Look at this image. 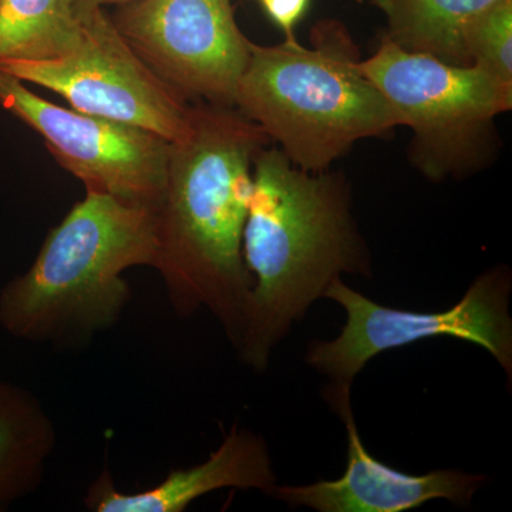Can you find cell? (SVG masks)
<instances>
[{
	"label": "cell",
	"mask_w": 512,
	"mask_h": 512,
	"mask_svg": "<svg viewBox=\"0 0 512 512\" xmlns=\"http://www.w3.org/2000/svg\"><path fill=\"white\" fill-rule=\"evenodd\" d=\"M134 2V0H70V5L76 15L83 12H89L94 9H104L109 5H126V3Z\"/></svg>",
	"instance_id": "e0dca14e"
},
{
	"label": "cell",
	"mask_w": 512,
	"mask_h": 512,
	"mask_svg": "<svg viewBox=\"0 0 512 512\" xmlns=\"http://www.w3.org/2000/svg\"><path fill=\"white\" fill-rule=\"evenodd\" d=\"M0 104L33 128L86 190L154 211L160 207L170 141L141 127L57 106L3 70Z\"/></svg>",
	"instance_id": "ba28073f"
},
{
	"label": "cell",
	"mask_w": 512,
	"mask_h": 512,
	"mask_svg": "<svg viewBox=\"0 0 512 512\" xmlns=\"http://www.w3.org/2000/svg\"><path fill=\"white\" fill-rule=\"evenodd\" d=\"M56 440L52 417L35 394L0 379V512L40 487Z\"/></svg>",
	"instance_id": "7c38bea8"
},
{
	"label": "cell",
	"mask_w": 512,
	"mask_h": 512,
	"mask_svg": "<svg viewBox=\"0 0 512 512\" xmlns=\"http://www.w3.org/2000/svg\"><path fill=\"white\" fill-rule=\"evenodd\" d=\"M512 275L508 266L488 269L474 279L466 295L447 311L412 312L387 308L335 279L323 298L338 303L346 323L338 338L315 340L306 363L330 383L352 387L370 360L387 350L421 340L453 338L487 350L512 380Z\"/></svg>",
	"instance_id": "8992f818"
},
{
	"label": "cell",
	"mask_w": 512,
	"mask_h": 512,
	"mask_svg": "<svg viewBox=\"0 0 512 512\" xmlns=\"http://www.w3.org/2000/svg\"><path fill=\"white\" fill-rule=\"evenodd\" d=\"M157 254L156 211L86 190L29 271L0 291V328L26 342L82 346L130 302L124 272L154 268Z\"/></svg>",
	"instance_id": "3957f363"
},
{
	"label": "cell",
	"mask_w": 512,
	"mask_h": 512,
	"mask_svg": "<svg viewBox=\"0 0 512 512\" xmlns=\"http://www.w3.org/2000/svg\"><path fill=\"white\" fill-rule=\"evenodd\" d=\"M359 64L348 28L333 19L316 23L311 46L295 36L276 46L252 43L234 107L296 167L328 170L357 141L402 126Z\"/></svg>",
	"instance_id": "277c9868"
},
{
	"label": "cell",
	"mask_w": 512,
	"mask_h": 512,
	"mask_svg": "<svg viewBox=\"0 0 512 512\" xmlns=\"http://www.w3.org/2000/svg\"><path fill=\"white\" fill-rule=\"evenodd\" d=\"M471 66L512 86V0H497L467 28Z\"/></svg>",
	"instance_id": "9a60e30c"
},
{
	"label": "cell",
	"mask_w": 512,
	"mask_h": 512,
	"mask_svg": "<svg viewBox=\"0 0 512 512\" xmlns=\"http://www.w3.org/2000/svg\"><path fill=\"white\" fill-rule=\"evenodd\" d=\"M269 143L235 107L192 106L187 136L171 143L157 212L156 266L178 316L208 309L237 349L252 276L242 255L255 158Z\"/></svg>",
	"instance_id": "6da1fadb"
},
{
	"label": "cell",
	"mask_w": 512,
	"mask_h": 512,
	"mask_svg": "<svg viewBox=\"0 0 512 512\" xmlns=\"http://www.w3.org/2000/svg\"><path fill=\"white\" fill-rule=\"evenodd\" d=\"M242 255L254 286L237 350L255 372L335 279L372 278L348 181L302 170L279 148L255 158Z\"/></svg>",
	"instance_id": "7a4b0ae2"
},
{
	"label": "cell",
	"mask_w": 512,
	"mask_h": 512,
	"mask_svg": "<svg viewBox=\"0 0 512 512\" xmlns=\"http://www.w3.org/2000/svg\"><path fill=\"white\" fill-rule=\"evenodd\" d=\"M79 35L70 0H0V62L53 59Z\"/></svg>",
	"instance_id": "5bb4252c"
},
{
	"label": "cell",
	"mask_w": 512,
	"mask_h": 512,
	"mask_svg": "<svg viewBox=\"0 0 512 512\" xmlns=\"http://www.w3.org/2000/svg\"><path fill=\"white\" fill-rule=\"evenodd\" d=\"M325 399L348 434V466L338 480L306 485H278L271 497L292 507L319 512H406L433 500L466 505L483 487V474L436 470L423 476L403 473L376 460L366 450L350 406V386L330 383Z\"/></svg>",
	"instance_id": "30bf717a"
},
{
	"label": "cell",
	"mask_w": 512,
	"mask_h": 512,
	"mask_svg": "<svg viewBox=\"0 0 512 512\" xmlns=\"http://www.w3.org/2000/svg\"><path fill=\"white\" fill-rule=\"evenodd\" d=\"M77 18L72 49L47 60H2L0 70L60 94L82 113L153 131L170 143L187 136L192 106L137 56L104 9Z\"/></svg>",
	"instance_id": "52a82bcc"
},
{
	"label": "cell",
	"mask_w": 512,
	"mask_h": 512,
	"mask_svg": "<svg viewBox=\"0 0 512 512\" xmlns=\"http://www.w3.org/2000/svg\"><path fill=\"white\" fill-rule=\"evenodd\" d=\"M356 2L362 3V2H363V0H356Z\"/></svg>",
	"instance_id": "ac0fdd59"
},
{
	"label": "cell",
	"mask_w": 512,
	"mask_h": 512,
	"mask_svg": "<svg viewBox=\"0 0 512 512\" xmlns=\"http://www.w3.org/2000/svg\"><path fill=\"white\" fill-rule=\"evenodd\" d=\"M360 72L413 131L410 157L441 181L484 163L495 117L512 107V86L476 66H457L407 52L383 35Z\"/></svg>",
	"instance_id": "5b68a950"
},
{
	"label": "cell",
	"mask_w": 512,
	"mask_h": 512,
	"mask_svg": "<svg viewBox=\"0 0 512 512\" xmlns=\"http://www.w3.org/2000/svg\"><path fill=\"white\" fill-rule=\"evenodd\" d=\"M261 3L269 19L284 30L286 37H292L295 26L308 12L311 0H261Z\"/></svg>",
	"instance_id": "2e32d148"
},
{
	"label": "cell",
	"mask_w": 512,
	"mask_h": 512,
	"mask_svg": "<svg viewBox=\"0 0 512 512\" xmlns=\"http://www.w3.org/2000/svg\"><path fill=\"white\" fill-rule=\"evenodd\" d=\"M386 16L384 36L407 52L471 66L467 28L497 0H372Z\"/></svg>",
	"instance_id": "4fadbf2b"
},
{
	"label": "cell",
	"mask_w": 512,
	"mask_h": 512,
	"mask_svg": "<svg viewBox=\"0 0 512 512\" xmlns=\"http://www.w3.org/2000/svg\"><path fill=\"white\" fill-rule=\"evenodd\" d=\"M276 484L266 441L235 426L207 461L173 470L160 484L140 493H121L106 468L90 485L84 505L94 512H183L198 498L221 488L271 495Z\"/></svg>",
	"instance_id": "8fae6325"
},
{
	"label": "cell",
	"mask_w": 512,
	"mask_h": 512,
	"mask_svg": "<svg viewBox=\"0 0 512 512\" xmlns=\"http://www.w3.org/2000/svg\"><path fill=\"white\" fill-rule=\"evenodd\" d=\"M111 20L185 100L234 107L252 42L238 28L231 0H134Z\"/></svg>",
	"instance_id": "9c48e42d"
}]
</instances>
